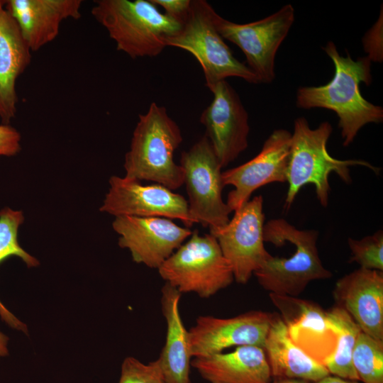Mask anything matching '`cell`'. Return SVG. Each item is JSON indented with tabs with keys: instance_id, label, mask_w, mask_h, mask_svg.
<instances>
[{
	"instance_id": "f546056e",
	"label": "cell",
	"mask_w": 383,
	"mask_h": 383,
	"mask_svg": "<svg viewBox=\"0 0 383 383\" xmlns=\"http://www.w3.org/2000/svg\"><path fill=\"white\" fill-rule=\"evenodd\" d=\"M313 383H362L357 380H350L343 378H340L336 376L328 374L317 382Z\"/></svg>"
},
{
	"instance_id": "9c48e42d",
	"label": "cell",
	"mask_w": 383,
	"mask_h": 383,
	"mask_svg": "<svg viewBox=\"0 0 383 383\" xmlns=\"http://www.w3.org/2000/svg\"><path fill=\"white\" fill-rule=\"evenodd\" d=\"M294 17V9L288 4L262 19L243 24L226 20L216 13L215 25L223 39L242 50L246 65L255 74L259 83L267 84L275 78V56Z\"/></svg>"
},
{
	"instance_id": "ba28073f",
	"label": "cell",
	"mask_w": 383,
	"mask_h": 383,
	"mask_svg": "<svg viewBox=\"0 0 383 383\" xmlns=\"http://www.w3.org/2000/svg\"><path fill=\"white\" fill-rule=\"evenodd\" d=\"M179 165L184 172L193 223H201L210 231L227 224L231 211L222 198V167L205 135L182 152Z\"/></svg>"
},
{
	"instance_id": "8992f818",
	"label": "cell",
	"mask_w": 383,
	"mask_h": 383,
	"mask_svg": "<svg viewBox=\"0 0 383 383\" xmlns=\"http://www.w3.org/2000/svg\"><path fill=\"white\" fill-rule=\"evenodd\" d=\"M157 270L181 294L193 292L201 298L216 294L234 280L216 238L210 233L200 235L197 230Z\"/></svg>"
},
{
	"instance_id": "484cf974",
	"label": "cell",
	"mask_w": 383,
	"mask_h": 383,
	"mask_svg": "<svg viewBox=\"0 0 383 383\" xmlns=\"http://www.w3.org/2000/svg\"><path fill=\"white\" fill-rule=\"evenodd\" d=\"M350 250V262H356L360 268L383 271V231L355 240H348Z\"/></svg>"
},
{
	"instance_id": "603a6c76",
	"label": "cell",
	"mask_w": 383,
	"mask_h": 383,
	"mask_svg": "<svg viewBox=\"0 0 383 383\" xmlns=\"http://www.w3.org/2000/svg\"><path fill=\"white\" fill-rule=\"evenodd\" d=\"M327 311L338 332L336 349L326 364L329 374L350 380H359L354 368L353 354L361 328L344 309L335 306Z\"/></svg>"
},
{
	"instance_id": "52a82bcc",
	"label": "cell",
	"mask_w": 383,
	"mask_h": 383,
	"mask_svg": "<svg viewBox=\"0 0 383 383\" xmlns=\"http://www.w3.org/2000/svg\"><path fill=\"white\" fill-rule=\"evenodd\" d=\"M294 246L288 257L271 256L254 272L260 285L270 293L297 297L312 281L329 279L317 248L318 231L300 230L283 218L271 219Z\"/></svg>"
},
{
	"instance_id": "30bf717a",
	"label": "cell",
	"mask_w": 383,
	"mask_h": 383,
	"mask_svg": "<svg viewBox=\"0 0 383 383\" xmlns=\"http://www.w3.org/2000/svg\"><path fill=\"white\" fill-rule=\"evenodd\" d=\"M264 221L263 198L260 195L235 210L227 224L210 231L239 284H246L271 256L264 245Z\"/></svg>"
},
{
	"instance_id": "7a4b0ae2",
	"label": "cell",
	"mask_w": 383,
	"mask_h": 383,
	"mask_svg": "<svg viewBox=\"0 0 383 383\" xmlns=\"http://www.w3.org/2000/svg\"><path fill=\"white\" fill-rule=\"evenodd\" d=\"M332 131V126L328 121L311 128L304 117L294 121L287 173L285 209H290L299 190L308 184L314 186L318 202L326 207L331 192L328 177L333 172L347 184L352 181L350 166H364L379 174L380 168L367 161L339 160L330 155L326 145Z\"/></svg>"
},
{
	"instance_id": "e0dca14e",
	"label": "cell",
	"mask_w": 383,
	"mask_h": 383,
	"mask_svg": "<svg viewBox=\"0 0 383 383\" xmlns=\"http://www.w3.org/2000/svg\"><path fill=\"white\" fill-rule=\"evenodd\" d=\"M333 295L363 333L383 340V271L360 267L336 282Z\"/></svg>"
},
{
	"instance_id": "7402d4cb",
	"label": "cell",
	"mask_w": 383,
	"mask_h": 383,
	"mask_svg": "<svg viewBox=\"0 0 383 383\" xmlns=\"http://www.w3.org/2000/svg\"><path fill=\"white\" fill-rule=\"evenodd\" d=\"M272 379L317 382L329 374L327 369L311 358L290 339L279 314L274 313L264 345Z\"/></svg>"
},
{
	"instance_id": "8fae6325",
	"label": "cell",
	"mask_w": 383,
	"mask_h": 383,
	"mask_svg": "<svg viewBox=\"0 0 383 383\" xmlns=\"http://www.w3.org/2000/svg\"><path fill=\"white\" fill-rule=\"evenodd\" d=\"M274 313L250 311L231 318L202 316L188 330L191 355L204 357L231 347L264 348Z\"/></svg>"
},
{
	"instance_id": "d6986e66",
	"label": "cell",
	"mask_w": 383,
	"mask_h": 383,
	"mask_svg": "<svg viewBox=\"0 0 383 383\" xmlns=\"http://www.w3.org/2000/svg\"><path fill=\"white\" fill-rule=\"evenodd\" d=\"M191 366L209 383H270L272 379L264 349L254 345L193 358Z\"/></svg>"
},
{
	"instance_id": "ffe728a7",
	"label": "cell",
	"mask_w": 383,
	"mask_h": 383,
	"mask_svg": "<svg viewBox=\"0 0 383 383\" xmlns=\"http://www.w3.org/2000/svg\"><path fill=\"white\" fill-rule=\"evenodd\" d=\"M30 61L31 51L4 7L0 10V118L4 124L16 116V81Z\"/></svg>"
},
{
	"instance_id": "5bb4252c",
	"label": "cell",
	"mask_w": 383,
	"mask_h": 383,
	"mask_svg": "<svg viewBox=\"0 0 383 383\" xmlns=\"http://www.w3.org/2000/svg\"><path fill=\"white\" fill-rule=\"evenodd\" d=\"M292 341L326 367L338 344V332L327 311L318 304L298 297L270 293Z\"/></svg>"
},
{
	"instance_id": "1f68e13d",
	"label": "cell",
	"mask_w": 383,
	"mask_h": 383,
	"mask_svg": "<svg viewBox=\"0 0 383 383\" xmlns=\"http://www.w3.org/2000/svg\"><path fill=\"white\" fill-rule=\"evenodd\" d=\"M270 383H311L301 379H274Z\"/></svg>"
},
{
	"instance_id": "ac0fdd59",
	"label": "cell",
	"mask_w": 383,
	"mask_h": 383,
	"mask_svg": "<svg viewBox=\"0 0 383 383\" xmlns=\"http://www.w3.org/2000/svg\"><path fill=\"white\" fill-rule=\"evenodd\" d=\"M82 0H9L4 9L30 51L54 40L62 23L81 17Z\"/></svg>"
},
{
	"instance_id": "cb8c5ba5",
	"label": "cell",
	"mask_w": 383,
	"mask_h": 383,
	"mask_svg": "<svg viewBox=\"0 0 383 383\" xmlns=\"http://www.w3.org/2000/svg\"><path fill=\"white\" fill-rule=\"evenodd\" d=\"M21 211L4 208L0 211V263L11 256L20 257L28 267L39 265L38 260L24 250L18 241V231L23 223ZM0 317L9 326L27 333V326L12 314L0 301Z\"/></svg>"
},
{
	"instance_id": "4dcf8cb0",
	"label": "cell",
	"mask_w": 383,
	"mask_h": 383,
	"mask_svg": "<svg viewBox=\"0 0 383 383\" xmlns=\"http://www.w3.org/2000/svg\"><path fill=\"white\" fill-rule=\"evenodd\" d=\"M8 337L0 331V358L9 354Z\"/></svg>"
},
{
	"instance_id": "9a60e30c",
	"label": "cell",
	"mask_w": 383,
	"mask_h": 383,
	"mask_svg": "<svg viewBox=\"0 0 383 383\" xmlns=\"http://www.w3.org/2000/svg\"><path fill=\"white\" fill-rule=\"evenodd\" d=\"M291 137L292 133L285 129L274 130L255 157L222 172L224 187H234L228 193L226 202L231 212L250 200L258 188L272 182H287Z\"/></svg>"
},
{
	"instance_id": "277c9868",
	"label": "cell",
	"mask_w": 383,
	"mask_h": 383,
	"mask_svg": "<svg viewBox=\"0 0 383 383\" xmlns=\"http://www.w3.org/2000/svg\"><path fill=\"white\" fill-rule=\"evenodd\" d=\"M91 12L117 50L133 59L159 55L182 26L150 0H98Z\"/></svg>"
},
{
	"instance_id": "4316f807",
	"label": "cell",
	"mask_w": 383,
	"mask_h": 383,
	"mask_svg": "<svg viewBox=\"0 0 383 383\" xmlns=\"http://www.w3.org/2000/svg\"><path fill=\"white\" fill-rule=\"evenodd\" d=\"M118 383H165L160 362L145 364L133 357H127L121 365Z\"/></svg>"
},
{
	"instance_id": "7c38bea8",
	"label": "cell",
	"mask_w": 383,
	"mask_h": 383,
	"mask_svg": "<svg viewBox=\"0 0 383 383\" xmlns=\"http://www.w3.org/2000/svg\"><path fill=\"white\" fill-rule=\"evenodd\" d=\"M100 211L117 216L163 217L192 226L185 198L160 185H143L138 181L112 176Z\"/></svg>"
},
{
	"instance_id": "f1b7e54d",
	"label": "cell",
	"mask_w": 383,
	"mask_h": 383,
	"mask_svg": "<svg viewBox=\"0 0 383 383\" xmlns=\"http://www.w3.org/2000/svg\"><path fill=\"white\" fill-rule=\"evenodd\" d=\"M165 9L167 15L183 23L186 19L192 0H150Z\"/></svg>"
},
{
	"instance_id": "83f0119b",
	"label": "cell",
	"mask_w": 383,
	"mask_h": 383,
	"mask_svg": "<svg viewBox=\"0 0 383 383\" xmlns=\"http://www.w3.org/2000/svg\"><path fill=\"white\" fill-rule=\"evenodd\" d=\"M21 135L9 124L0 125V157L13 156L21 150Z\"/></svg>"
},
{
	"instance_id": "d4e9b609",
	"label": "cell",
	"mask_w": 383,
	"mask_h": 383,
	"mask_svg": "<svg viewBox=\"0 0 383 383\" xmlns=\"http://www.w3.org/2000/svg\"><path fill=\"white\" fill-rule=\"evenodd\" d=\"M353 362L362 383H383V340L362 331L356 341Z\"/></svg>"
},
{
	"instance_id": "4fadbf2b",
	"label": "cell",
	"mask_w": 383,
	"mask_h": 383,
	"mask_svg": "<svg viewBox=\"0 0 383 383\" xmlns=\"http://www.w3.org/2000/svg\"><path fill=\"white\" fill-rule=\"evenodd\" d=\"M211 91L213 100L202 111L200 122L223 168L248 145V114L238 93L226 80L218 82Z\"/></svg>"
},
{
	"instance_id": "44dd1931",
	"label": "cell",
	"mask_w": 383,
	"mask_h": 383,
	"mask_svg": "<svg viewBox=\"0 0 383 383\" xmlns=\"http://www.w3.org/2000/svg\"><path fill=\"white\" fill-rule=\"evenodd\" d=\"M161 308L167 324L165 345L157 359L165 383H191L192 355L189 333L179 310L182 294L165 283L161 290Z\"/></svg>"
},
{
	"instance_id": "2e32d148",
	"label": "cell",
	"mask_w": 383,
	"mask_h": 383,
	"mask_svg": "<svg viewBox=\"0 0 383 383\" xmlns=\"http://www.w3.org/2000/svg\"><path fill=\"white\" fill-rule=\"evenodd\" d=\"M113 230L118 245L128 249L133 260L158 269L192 232L163 217L117 216Z\"/></svg>"
},
{
	"instance_id": "6da1fadb",
	"label": "cell",
	"mask_w": 383,
	"mask_h": 383,
	"mask_svg": "<svg viewBox=\"0 0 383 383\" xmlns=\"http://www.w3.org/2000/svg\"><path fill=\"white\" fill-rule=\"evenodd\" d=\"M323 50L333 63V77L322 86L299 87L296 104L300 109L323 108L334 111L338 117L343 146H348L363 126L383 121L382 107L366 100L360 89L362 82L370 85L372 82V61L367 56L356 60L349 54L343 57L332 41Z\"/></svg>"
},
{
	"instance_id": "5b68a950",
	"label": "cell",
	"mask_w": 383,
	"mask_h": 383,
	"mask_svg": "<svg viewBox=\"0 0 383 383\" xmlns=\"http://www.w3.org/2000/svg\"><path fill=\"white\" fill-rule=\"evenodd\" d=\"M214 9L205 0H192L188 15L180 30L167 41L191 53L200 64L206 86L211 91L220 82L238 77L258 84L255 74L237 60L215 25Z\"/></svg>"
},
{
	"instance_id": "d6a6232c",
	"label": "cell",
	"mask_w": 383,
	"mask_h": 383,
	"mask_svg": "<svg viewBox=\"0 0 383 383\" xmlns=\"http://www.w3.org/2000/svg\"><path fill=\"white\" fill-rule=\"evenodd\" d=\"M5 1H0V10L4 7Z\"/></svg>"
},
{
	"instance_id": "3957f363",
	"label": "cell",
	"mask_w": 383,
	"mask_h": 383,
	"mask_svg": "<svg viewBox=\"0 0 383 383\" xmlns=\"http://www.w3.org/2000/svg\"><path fill=\"white\" fill-rule=\"evenodd\" d=\"M182 140L179 126L165 107L151 103L147 112L138 116L125 155V177L177 189L184 184V172L175 163L174 153Z\"/></svg>"
}]
</instances>
